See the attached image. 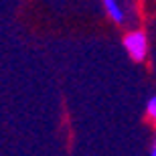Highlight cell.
Listing matches in <instances>:
<instances>
[{
  "mask_svg": "<svg viewBox=\"0 0 156 156\" xmlns=\"http://www.w3.org/2000/svg\"><path fill=\"white\" fill-rule=\"evenodd\" d=\"M104 6H105V12L110 14V18L114 20V23H124V10L120 8V4H118L116 0H104Z\"/></svg>",
  "mask_w": 156,
  "mask_h": 156,
  "instance_id": "7a4b0ae2",
  "label": "cell"
},
{
  "mask_svg": "<svg viewBox=\"0 0 156 156\" xmlns=\"http://www.w3.org/2000/svg\"><path fill=\"white\" fill-rule=\"evenodd\" d=\"M146 114L150 120H156V95L148 99V105H146Z\"/></svg>",
  "mask_w": 156,
  "mask_h": 156,
  "instance_id": "3957f363",
  "label": "cell"
},
{
  "mask_svg": "<svg viewBox=\"0 0 156 156\" xmlns=\"http://www.w3.org/2000/svg\"><path fill=\"white\" fill-rule=\"evenodd\" d=\"M150 156H156V140L152 142V150H150Z\"/></svg>",
  "mask_w": 156,
  "mask_h": 156,
  "instance_id": "277c9868",
  "label": "cell"
},
{
  "mask_svg": "<svg viewBox=\"0 0 156 156\" xmlns=\"http://www.w3.org/2000/svg\"><path fill=\"white\" fill-rule=\"evenodd\" d=\"M124 47H126L128 55L134 59V61H144L146 51H148V39H146L144 33H130L124 39Z\"/></svg>",
  "mask_w": 156,
  "mask_h": 156,
  "instance_id": "6da1fadb",
  "label": "cell"
}]
</instances>
